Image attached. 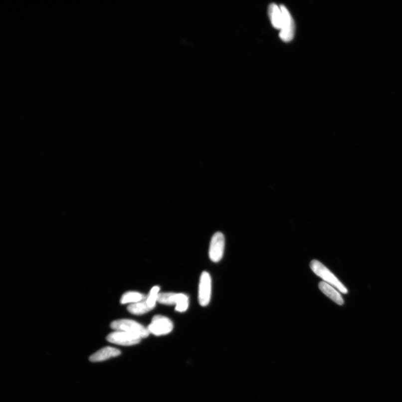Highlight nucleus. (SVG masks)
I'll use <instances>...</instances> for the list:
<instances>
[{"label":"nucleus","instance_id":"1","mask_svg":"<svg viewBox=\"0 0 402 402\" xmlns=\"http://www.w3.org/2000/svg\"><path fill=\"white\" fill-rule=\"evenodd\" d=\"M310 267L314 273L324 282L333 286L343 294H347L348 291L340 280L331 272L323 264L317 260H313L310 263Z\"/></svg>","mask_w":402,"mask_h":402},{"label":"nucleus","instance_id":"2","mask_svg":"<svg viewBox=\"0 0 402 402\" xmlns=\"http://www.w3.org/2000/svg\"><path fill=\"white\" fill-rule=\"evenodd\" d=\"M111 328L115 331H124L137 335L142 339L147 338L150 334L146 327L132 320L121 319L114 321L111 324Z\"/></svg>","mask_w":402,"mask_h":402},{"label":"nucleus","instance_id":"3","mask_svg":"<svg viewBox=\"0 0 402 402\" xmlns=\"http://www.w3.org/2000/svg\"><path fill=\"white\" fill-rule=\"evenodd\" d=\"M147 329L149 333L156 336L166 335L174 329V324L168 317L162 315L154 316Z\"/></svg>","mask_w":402,"mask_h":402},{"label":"nucleus","instance_id":"4","mask_svg":"<svg viewBox=\"0 0 402 402\" xmlns=\"http://www.w3.org/2000/svg\"><path fill=\"white\" fill-rule=\"evenodd\" d=\"M282 12V22L279 33L280 38L284 42L291 41L294 35V22L293 18L286 7L283 4L280 6Z\"/></svg>","mask_w":402,"mask_h":402},{"label":"nucleus","instance_id":"5","mask_svg":"<svg viewBox=\"0 0 402 402\" xmlns=\"http://www.w3.org/2000/svg\"><path fill=\"white\" fill-rule=\"evenodd\" d=\"M225 237L221 232H217L213 235L210 243L209 256L213 262L217 263L222 258L225 250Z\"/></svg>","mask_w":402,"mask_h":402},{"label":"nucleus","instance_id":"6","mask_svg":"<svg viewBox=\"0 0 402 402\" xmlns=\"http://www.w3.org/2000/svg\"><path fill=\"white\" fill-rule=\"evenodd\" d=\"M212 280L211 276L206 272L201 275L199 284V301L201 306L208 305L211 296Z\"/></svg>","mask_w":402,"mask_h":402},{"label":"nucleus","instance_id":"7","mask_svg":"<svg viewBox=\"0 0 402 402\" xmlns=\"http://www.w3.org/2000/svg\"><path fill=\"white\" fill-rule=\"evenodd\" d=\"M109 343L123 346H132L140 342L142 338L124 331H115L106 338Z\"/></svg>","mask_w":402,"mask_h":402},{"label":"nucleus","instance_id":"8","mask_svg":"<svg viewBox=\"0 0 402 402\" xmlns=\"http://www.w3.org/2000/svg\"><path fill=\"white\" fill-rule=\"evenodd\" d=\"M120 354L121 352L119 350L107 347L92 354L89 360L91 362H99L106 361L111 358L118 357Z\"/></svg>","mask_w":402,"mask_h":402},{"label":"nucleus","instance_id":"9","mask_svg":"<svg viewBox=\"0 0 402 402\" xmlns=\"http://www.w3.org/2000/svg\"><path fill=\"white\" fill-rule=\"evenodd\" d=\"M319 287L321 291L330 298L332 301L339 305H344V299L337 289L324 281L319 283Z\"/></svg>","mask_w":402,"mask_h":402},{"label":"nucleus","instance_id":"10","mask_svg":"<svg viewBox=\"0 0 402 402\" xmlns=\"http://www.w3.org/2000/svg\"><path fill=\"white\" fill-rule=\"evenodd\" d=\"M269 15L273 27L280 30L282 22V12L280 7L275 3L270 4L269 7Z\"/></svg>","mask_w":402,"mask_h":402},{"label":"nucleus","instance_id":"11","mask_svg":"<svg viewBox=\"0 0 402 402\" xmlns=\"http://www.w3.org/2000/svg\"><path fill=\"white\" fill-rule=\"evenodd\" d=\"M147 296L138 292H128L123 294L120 302L124 304H134L147 300Z\"/></svg>","mask_w":402,"mask_h":402},{"label":"nucleus","instance_id":"12","mask_svg":"<svg viewBox=\"0 0 402 402\" xmlns=\"http://www.w3.org/2000/svg\"><path fill=\"white\" fill-rule=\"evenodd\" d=\"M128 310L131 314L135 315H141L152 310V308L148 305L146 300L134 304H131Z\"/></svg>","mask_w":402,"mask_h":402},{"label":"nucleus","instance_id":"13","mask_svg":"<svg viewBox=\"0 0 402 402\" xmlns=\"http://www.w3.org/2000/svg\"><path fill=\"white\" fill-rule=\"evenodd\" d=\"M179 293L168 292L159 294L157 302L167 305H176L179 301Z\"/></svg>","mask_w":402,"mask_h":402},{"label":"nucleus","instance_id":"14","mask_svg":"<svg viewBox=\"0 0 402 402\" xmlns=\"http://www.w3.org/2000/svg\"><path fill=\"white\" fill-rule=\"evenodd\" d=\"M189 300L188 296L184 293H179V301L176 306V310L180 312H184L188 309Z\"/></svg>","mask_w":402,"mask_h":402},{"label":"nucleus","instance_id":"15","mask_svg":"<svg viewBox=\"0 0 402 402\" xmlns=\"http://www.w3.org/2000/svg\"><path fill=\"white\" fill-rule=\"evenodd\" d=\"M160 290V288L158 286H154L152 288L150 293H149V295L147 296L146 300L147 302L152 309L156 306V302L158 300V297L159 294H160V293H159Z\"/></svg>","mask_w":402,"mask_h":402}]
</instances>
